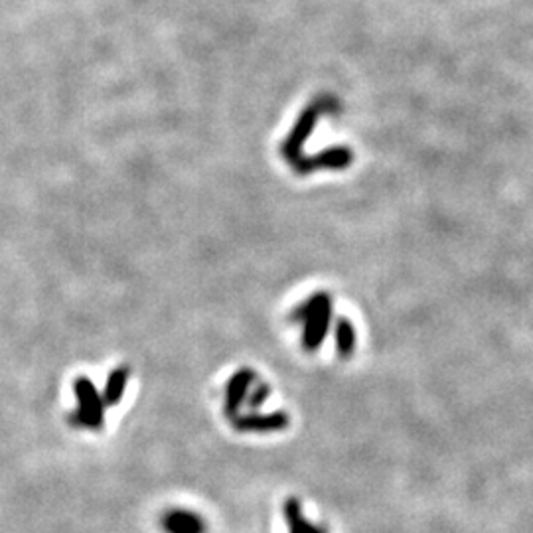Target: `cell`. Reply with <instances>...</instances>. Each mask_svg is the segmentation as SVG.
<instances>
[{
	"mask_svg": "<svg viewBox=\"0 0 533 533\" xmlns=\"http://www.w3.org/2000/svg\"><path fill=\"white\" fill-rule=\"evenodd\" d=\"M74 393L77 405L76 409L68 415V423L71 427L77 429L101 431L105 421V403L92 379L77 377L74 384Z\"/></svg>",
	"mask_w": 533,
	"mask_h": 533,
	"instance_id": "2",
	"label": "cell"
},
{
	"mask_svg": "<svg viewBox=\"0 0 533 533\" xmlns=\"http://www.w3.org/2000/svg\"><path fill=\"white\" fill-rule=\"evenodd\" d=\"M332 319V301L327 293L311 296L304 304L298 306L293 314V320L303 322V346L314 351L322 346L327 338Z\"/></svg>",
	"mask_w": 533,
	"mask_h": 533,
	"instance_id": "1",
	"label": "cell"
},
{
	"mask_svg": "<svg viewBox=\"0 0 533 533\" xmlns=\"http://www.w3.org/2000/svg\"><path fill=\"white\" fill-rule=\"evenodd\" d=\"M336 350L342 359H348L356 351L354 324L346 319H340L336 322Z\"/></svg>",
	"mask_w": 533,
	"mask_h": 533,
	"instance_id": "10",
	"label": "cell"
},
{
	"mask_svg": "<svg viewBox=\"0 0 533 533\" xmlns=\"http://www.w3.org/2000/svg\"><path fill=\"white\" fill-rule=\"evenodd\" d=\"M233 429L238 432H277L288 427V415L283 411L259 415V413H249V415H236L231 419Z\"/></svg>",
	"mask_w": 533,
	"mask_h": 533,
	"instance_id": "5",
	"label": "cell"
},
{
	"mask_svg": "<svg viewBox=\"0 0 533 533\" xmlns=\"http://www.w3.org/2000/svg\"><path fill=\"white\" fill-rule=\"evenodd\" d=\"M129 374H131L129 367L121 366V367L113 369V372L109 374V377H107L105 392L101 393L105 408H113V405H117L123 400L126 382H129Z\"/></svg>",
	"mask_w": 533,
	"mask_h": 533,
	"instance_id": "9",
	"label": "cell"
},
{
	"mask_svg": "<svg viewBox=\"0 0 533 533\" xmlns=\"http://www.w3.org/2000/svg\"><path fill=\"white\" fill-rule=\"evenodd\" d=\"M285 521L288 526V533H328L324 526H314L309 520L303 516L301 502L296 498H287L283 505Z\"/></svg>",
	"mask_w": 533,
	"mask_h": 533,
	"instance_id": "8",
	"label": "cell"
},
{
	"mask_svg": "<svg viewBox=\"0 0 533 533\" xmlns=\"http://www.w3.org/2000/svg\"><path fill=\"white\" fill-rule=\"evenodd\" d=\"M257 382V376L253 369H239V372H236L231 376V379L228 382V385H225V400H223V411L228 417H236V415L239 413L241 405L246 403L247 395L251 392L253 384Z\"/></svg>",
	"mask_w": 533,
	"mask_h": 533,
	"instance_id": "4",
	"label": "cell"
},
{
	"mask_svg": "<svg viewBox=\"0 0 533 533\" xmlns=\"http://www.w3.org/2000/svg\"><path fill=\"white\" fill-rule=\"evenodd\" d=\"M351 160H354V155H351V150L344 149V147H334V149H327L319 152L316 157L304 158L301 157L296 162H293L296 173L301 174H309L316 168H346L351 165Z\"/></svg>",
	"mask_w": 533,
	"mask_h": 533,
	"instance_id": "6",
	"label": "cell"
},
{
	"mask_svg": "<svg viewBox=\"0 0 533 533\" xmlns=\"http://www.w3.org/2000/svg\"><path fill=\"white\" fill-rule=\"evenodd\" d=\"M269 395H271V387L267 384H257L255 382V387H253V390L249 392L247 400H246L251 413H255L261 408V405H263L269 400Z\"/></svg>",
	"mask_w": 533,
	"mask_h": 533,
	"instance_id": "11",
	"label": "cell"
},
{
	"mask_svg": "<svg viewBox=\"0 0 533 533\" xmlns=\"http://www.w3.org/2000/svg\"><path fill=\"white\" fill-rule=\"evenodd\" d=\"M162 528L166 533H206L204 520L188 510L166 512L162 518Z\"/></svg>",
	"mask_w": 533,
	"mask_h": 533,
	"instance_id": "7",
	"label": "cell"
},
{
	"mask_svg": "<svg viewBox=\"0 0 533 533\" xmlns=\"http://www.w3.org/2000/svg\"><path fill=\"white\" fill-rule=\"evenodd\" d=\"M322 113V101H316L312 105L306 107V109L298 117V121L295 125V129L288 134L285 144H283V155L287 160L296 162L301 158V150L304 147L306 139L311 137V133L314 129L316 121H319V115Z\"/></svg>",
	"mask_w": 533,
	"mask_h": 533,
	"instance_id": "3",
	"label": "cell"
}]
</instances>
